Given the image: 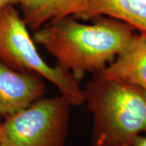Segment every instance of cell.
I'll return each instance as SVG.
<instances>
[{
    "instance_id": "277c9868",
    "label": "cell",
    "mask_w": 146,
    "mask_h": 146,
    "mask_svg": "<svg viewBox=\"0 0 146 146\" xmlns=\"http://www.w3.org/2000/svg\"><path fill=\"white\" fill-rule=\"evenodd\" d=\"M70 106L61 95L41 98L7 116L0 125V146H64Z\"/></svg>"
},
{
    "instance_id": "52a82bcc",
    "label": "cell",
    "mask_w": 146,
    "mask_h": 146,
    "mask_svg": "<svg viewBox=\"0 0 146 146\" xmlns=\"http://www.w3.org/2000/svg\"><path fill=\"white\" fill-rule=\"evenodd\" d=\"M22 19L32 31L68 16L79 20L88 8V0H23Z\"/></svg>"
},
{
    "instance_id": "3957f363",
    "label": "cell",
    "mask_w": 146,
    "mask_h": 146,
    "mask_svg": "<svg viewBox=\"0 0 146 146\" xmlns=\"http://www.w3.org/2000/svg\"><path fill=\"white\" fill-rule=\"evenodd\" d=\"M28 29L15 6L0 10V60L17 71L40 75L56 86L71 106L84 103L80 82L69 72L57 65L52 67L43 59Z\"/></svg>"
},
{
    "instance_id": "6da1fadb",
    "label": "cell",
    "mask_w": 146,
    "mask_h": 146,
    "mask_svg": "<svg viewBox=\"0 0 146 146\" xmlns=\"http://www.w3.org/2000/svg\"><path fill=\"white\" fill-rule=\"evenodd\" d=\"M90 25L68 16L46 24L33 36L51 54L57 66L79 82L88 72H98L111 63L135 34L123 21L99 16Z\"/></svg>"
},
{
    "instance_id": "9c48e42d",
    "label": "cell",
    "mask_w": 146,
    "mask_h": 146,
    "mask_svg": "<svg viewBox=\"0 0 146 146\" xmlns=\"http://www.w3.org/2000/svg\"><path fill=\"white\" fill-rule=\"evenodd\" d=\"M126 146H146V136H138Z\"/></svg>"
},
{
    "instance_id": "7a4b0ae2",
    "label": "cell",
    "mask_w": 146,
    "mask_h": 146,
    "mask_svg": "<svg viewBox=\"0 0 146 146\" xmlns=\"http://www.w3.org/2000/svg\"><path fill=\"white\" fill-rule=\"evenodd\" d=\"M83 90L94 115L92 146H126L146 133V89L98 72Z\"/></svg>"
},
{
    "instance_id": "8fae6325",
    "label": "cell",
    "mask_w": 146,
    "mask_h": 146,
    "mask_svg": "<svg viewBox=\"0 0 146 146\" xmlns=\"http://www.w3.org/2000/svg\"><path fill=\"white\" fill-rule=\"evenodd\" d=\"M1 117H2V115H0V125H1V123H2V121H1Z\"/></svg>"
},
{
    "instance_id": "5b68a950",
    "label": "cell",
    "mask_w": 146,
    "mask_h": 146,
    "mask_svg": "<svg viewBox=\"0 0 146 146\" xmlns=\"http://www.w3.org/2000/svg\"><path fill=\"white\" fill-rule=\"evenodd\" d=\"M45 91L40 75L17 71L0 60V115L8 116L26 108Z\"/></svg>"
},
{
    "instance_id": "ba28073f",
    "label": "cell",
    "mask_w": 146,
    "mask_h": 146,
    "mask_svg": "<svg viewBox=\"0 0 146 146\" xmlns=\"http://www.w3.org/2000/svg\"><path fill=\"white\" fill-rule=\"evenodd\" d=\"M99 16L123 21L146 33V0H88V8L79 20L91 21Z\"/></svg>"
},
{
    "instance_id": "8992f818",
    "label": "cell",
    "mask_w": 146,
    "mask_h": 146,
    "mask_svg": "<svg viewBox=\"0 0 146 146\" xmlns=\"http://www.w3.org/2000/svg\"><path fill=\"white\" fill-rule=\"evenodd\" d=\"M101 72L110 78L146 89V33H135L115 60Z\"/></svg>"
},
{
    "instance_id": "30bf717a",
    "label": "cell",
    "mask_w": 146,
    "mask_h": 146,
    "mask_svg": "<svg viewBox=\"0 0 146 146\" xmlns=\"http://www.w3.org/2000/svg\"><path fill=\"white\" fill-rule=\"evenodd\" d=\"M23 0H0V10L7 6H16L22 3Z\"/></svg>"
}]
</instances>
